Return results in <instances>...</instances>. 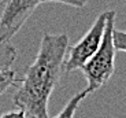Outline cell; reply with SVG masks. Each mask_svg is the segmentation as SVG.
Segmentation results:
<instances>
[{"label": "cell", "mask_w": 126, "mask_h": 118, "mask_svg": "<svg viewBox=\"0 0 126 118\" xmlns=\"http://www.w3.org/2000/svg\"><path fill=\"white\" fill-rule=\"evenodd\" d=\"M67 48L69 37L66 33H45L43 36L34 61L19 78L18 89L13 96L14 104L28 118H49L48 102L64 71Z\"/></svg>", "instance_id": "1"}, {"label": "cell", "mask_w": 126, "mask_h": 118, "mask_svg": "<svg viewBox=\"0 0 126 118\" xmlns=\"http://www.w3.org/2000/svg\"><path fill=\"white\" fill-rule=\"evenodd\" d=\"M115 11H108L107 26L104 30L103 41L94 55L82 66V73L86 78V92L93 93L110 81L115 71V45L112 41Z\"/></svg>", "instance_id": "2"}, {"label": "cell", "mask_w": 126, "mask_h": 118, "mask_svg": "<svg viewBox=\"0 0 126 118\" xmlns=\"http://www.w3.org/2000/svg\"><path fill=\"white\" fill-rule=\"evenodd\" d=\"M108 11L101 13L94 19L93 25L89 28V30L82 36V38L70 48L69 54L66 55V61L63 65L64 71L81 70L82 66L94 55V52L99 50L101 41H103L104 30L107 26Z\"/></svg>", "instance_id": "3"}, {"label": "cell", "mask_w": 126, "mask_h": 118, "mask_svg": "<svg viewBox=\"0 0 126 118\" xmlns=\"http://www.w3.org/2000/svg\"><path fill=\"white\" fill-rule=\"evenodd\" d=\"M40 3L41 0H0V44L14 37Z\"/></svg>", "instance_id": "4"}, {"label": "cell", "mask_w": 126, "mask_h": 118, "mask_svg": "<svg viewBox=\"0 0 126 118\" xmlns=\"http://www.w3.org/2000/svg\"><path fill=\"white\" fill-rule=\"evenodd\" d=\"M16 59V50L14 45L8 43L0 44V71L7 70L13 66V63Z\"/></svg>", "instance_id": "5"}, {"label": "cell", "mask_w": 126, "mask_h": 118, "mask_svg": "<svg viewBox=\"0 0 126 118\" xmlns=\"http://www.w3.org/2000/svg\"><path fill=\"white\" fill-rule=\"evenodd\" d=\"M86 96H88V92H86V91H82V92L77 93L76 96H73L71 99L67 102V104L63 107V110L55 118H74L76 111L78 110V106L81 104V102L85 99Z\"/></svg>", "instance_id": "6"}, {"label": "cell", "mask_w": 126, "mask_h": 118, "mask_svg": "<svg viewBox=\"0 0 126 118\" xmlns=\"http://www.w3.org/2000/svg\"><path fill=\"white\" fill-rule=\"evenodd\" d=\"M14 83H16L15 71L14 70L7 69V70L0 71V95H1L3 92H6Z\"/></svg>", "instance_id": "7"}, {"label": "cell", "mask_w": 126, "mask_h": 118, "mask_svg": "<svg viewBox=\"0 0 126 118\" xmlns=\"http://www.w3.org/2000/svg\"><path fill=\"white\" fill-rule=\"evenodd\" d=\"M112 41H114V45H115V50H117V51L126 52V32L118 30V29L114 28Z\"/></svg>", "instance_id": "8"}, {"label": "cell", "mask_w": 126, "mask_h": 118, "mask_svg": "<svg viewBox=\"0 0 126 118\" xmlns=\"http://www.w3.org/2000/svg\"><path fill=\"white\" fill-rule=\"evenodd\" d=\"M41 3H62L71 7H77V8H82L86 6L88 0H41Z\"/></svg>", "instance_id": "9"}, {"label": "cell", "mask_w": 126, "mask_h": 118, "mask_svg": "<svg viewBox=\"0 0 126 118\" xmlns=\"http://www.w3.org/2000/svg\"><path fill=\"white\" fill-rule=\"evenodd\" d=\"M0 118H28L22 110H14V111H7L0 115Z\"/></svg>", "instance_id": "10"}]
</instances>
